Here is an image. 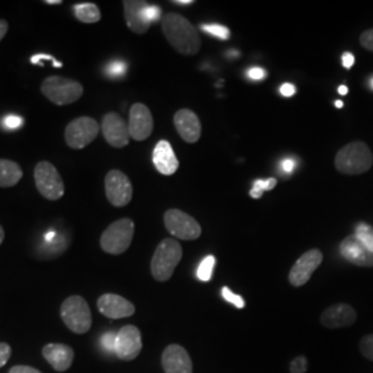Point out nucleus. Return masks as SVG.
Masks as SVG:
<instances>
[{
  "label": "nucleus",
  "instance_id": "4468645a",
  "mask_svg": "<svg viewBox=\"0 0 373 373\" xmlns=\"http://www.w3.org/2000/svg\"><path fill=\"white\" fill-rule=\"evenodd\" d=\"M128 125L130 139L136 141L147 140L154 130V118L150 108L141 103L132 105Z\"/></svg>",
  "mask_w": 373,
  "mask_h": 373
},
{
  "label": "nucleus",
  "instance_id": "7c9ffc66",
  "mask_svg": "<svg viewBox=\"0 0 373 373\" xmlns=\"http://www.w3.org/2000/svg\"><path fill=\"white\" fill-rule=\"evenodd\" d=\"M307 368H309V363H307V358L300 356V357H296L292 363H290V373H306L307 372Z\"/></svg>",
  "mask_w": 373,
  "mask_h": 373
},
{
  "label": "nucleus",
  "instance_id": "09e8293b",
  "mask_svg": "<svg viewBox=\"0 0 373 373\" xmlns=\"http://www.w3.org/2000/svg\"><path fill=\"white\" fill-rule=\"evenodd\" d=\"M335 104H336V107H338V108H343V103H342L340 100H338Z\"/></svg>",
  "mask_w": 373,
  "mask_h": 373
},
{
  "label": "nucleus",
  "instance_id": "423d86ee",
  "mask_svg": "<svg viewBox=\"0 0 373 373\" xmlns=\"http://www.w3.org/2000/svg\"><path fill=\"white\" fill-rule=\"evenodd\" d=\"M135 236V223L130 218H121L112 223L103 232L100 238V246L105 253L122 254L125 253Z\"/></svg>",
  "mask_w": 373,
  "mask_h": 373
},
{
  "label": "nucleus",
  "instance_id": "f3484780",
  "mask_svg": "<svg viewBox=\"0 0 373 373\" xmlns=\"http://www.w3.org/2000/svg\"><path fill=\"white\" fill-rule=\"evenodd\" d=\"M357 321L356 310L349 304H333L328 307L321 315V324L328 329L349 328Z\"/></svg>",
  "mask_w": 373,
  "mask_h": 373
},
{
  "label": "nucleus",
  "instance_id": "7ed1b4c3",
  "mask_svg": "<svg viewBox=\"0 0 373 373\" xmlns=\"http://www.w3.org/2000/svg\"><path fill=\"white\" fill-rule=\"evenodd\" d=\"M183 248L173 238L164 239L155 249L151 260V274L158 282H166L172 278L176 267L182 261Z\"/></svg>",
  "mask_w": 373,
  "mask_h": 373
},
{
  "label": "nucleus",
  "instance_id": "a211bd4d",
  "mask_svg": "<svg viewBox=\"0 0 373 373\" xmlns=\"http://www.w3.org/2000/svg\"><path fill=\"white\" fill-rule=\"evenodd\" d=\"M162 368L165 373H192V361L184 347L171 345L162 353Z\"/></svg>",
  "mask_w": 373,
  "mask_h": 373
},
{
  "label": "nucleus",
  "instance_id": "de8ad7c7",
  "mask_svg": "<svg viewBox=\"0 0 373 373\" xmlns=\"http://www.w3.org/2000/svg\"><path fill=\"white\" fill-rule=\"evenodd\" d=\"M3 241H4V229H3V227L0 225V245L3 243Z\"/></svg>",
  "mask_w": 373,
  "mask_h": 373
},
{
  "label": "nucleus",
  "instance_id": "c85d7f7f",
  "mask_svg": "<svg viewBox=\"0 0 373 373\" xmlns=\"http://www.w3.org/2000/svg\"><path fill=\"white\" fill-rule=\"evenodd\" d=\"M221 295H223V297H224L228 303L234 304L235 307H238V309H243V307H245V300H243L239 295H235L234 292H231L229 288L224 286V288L221 289Z\"/></svg>",
  "mask_w": 373,
  "mask_h": 373
},
{
  "label": "nucleus",
  "instance_id": "b1692460",
  "mask_svg": "<svg viewBox=\"0 0 373 373\" xmlns=\"http://www.w3.org/2000/svg\"><path fill=\"white\" fill-rule=\"evenodd\" d=\"M75 17L85 24H94L101 19V11L94 3H80L73 6Z\"/></svg>",
  "mask_w": 373,
  "mask_h": 373
},
{
  "label": "nucleus",
  "instance_id": "f03ea898",
  "mask_svg": "<svg viewBox=\"0 0 373 373\" xmlns=\"http://www.w3.org/2000/svg\"><path fill=\"white\" fill-rule=\"evenodd\" d=\"M373 165V155L370 147L363 141H353L345 146L335 158L336 169L349 176H357L368 172Z\"/></svg>",
  "mask_w": 373,
  "mask_h": 373
},
{
  "label": "nucleus",
  "instance_id": "1a4fd4ad",
  "mask_svg": "<svg viewBox=\"0 0 373 373\" xmlns=\"http://www.w3.org/2000/svg\"><path fill=\"white\" fill-rule=\"evenodd\" d=\"M164 221L168 231L183 241H195L202 234L199 223L192 216L179 209H169L164 216Z\"/></svg>",
  "mask_w": 373,
  "mask_h": 373
},
{
  "label": "nucleus",
  "instance_id": "6e6552de",
  "mask_svg": "<svg viewBox=\"0 0 373 373\" xmlns=\"http://www.w3.org/2000/svg\"><path fill=\"white\" fill-rule=\"evenodd\" d=\"M100 133L98 122L90 116H80L68 123L65 143L72 150H83L92 144Z\"/></svg>",
  "mask_w": 373,
  "mask_h": 373
},
{
  "label": "nucleus",
  "instance_id": "393cba45",
  "mask_svg": "<svg viewBox=\"0 0 373 373\" xmlns=\"http://www.w3.org/2000/svg\"><path fill=\"white\" fill-rule=\"evenodd\" d=\"M354 236L373 253V228L367 223H358Z\"/></svg>",
  "mask_w": 373,
  "mask_h": 373
},
{
  "label": "nucleus",
  "instance_id": "0eeeda50",
  "mask_svg": "<svg viewBox=\"0 0 373 373\" xmlns=\"http://www.w3.org/2000/svg\"><path fill=\"white\" fill-rule=\"evenodd\" d=\"M33 176L36 188L43 198L49 200H58L60 198H62L65 186L61 175L58 173V171L54 168L53 164L47 161H40L35 166Z\"/></svg>",
  "mask_w": 373,
  "mask_h": 373
},
{
  "label": "nucleus",
  "instance_id": "473e14b6",
  "mask_svg": "<svg viewBox=\"0 0 373 373\" xmlns=\"http://www.w3.org/2000/svg\"><path fill=\"white\" fill-rule=\"evenodd\" d=\"M108 73L114 78H118L126 72V64L122 61H114L108 65Z\"/></svg>",
  "mask_w": 373,
  "mask_h": 373
},
{
  "label": "nucleus",
  "instance_id": "aec40b11",
  "mask_svg": "<svg viewBox=\"0 0 373 373\" xmlns=\"http://www.w3.org/2000/svg\"><path fill=\"white\" fill-rule=\"evenodd\" d=\"M44 360L51 365V368L57 372H65L71 368L75 353L72 347L61 343H50L46 345L42 350Z\"/></svg>",
  "mask_w": 373,
  "mask_h": 373
},
{
  "label": "nucleus",
  "instance_id": "8fccbe9b",
  "mask_svg": "<svg viewBox=\"0 0 373 373\" xmlns=\"http://www.w3.org/2000/svg\"><path fill=\"white\" fill-rule=\"evenodd\" d=\"M370 86H371V89L373 90V76L370 79Z\"/></svg>",
  "mask_w": 373,
  "mask_h": 373
},
{
  "label": "nucleus",
  "instance_id": "e433bc0d",
  "mask_svg": "<svg viewBox=\"0 0 373 373\" xmlns=\"http://www.w3.org/2000/svg\"><path fill=\"white\" fill-rule=\"evenodd\" d=\"M11 357V347L7 343H0V368H3Z\"/></svg>",
  "mask_w": 373,
  "mask_h": 373
},
{
  "label": "nucleus",
  "instance_id": "79ce46f5",
  "mask_svg": "<svg viewBox=\"0 0 373 373\" xmlns=\"http://www.w3.org/2000/svg\"><path fill=\"white\" fill-rule=\"evenodd\" d=\"M39 60H50L55 67H61V64L55 62V60H54L51 55H47V54H37V55H33V57L31 58V62H32V64H36Z\"/></svg>",
  "mask_w": 373,
  "mask_h": 373
},
{
  "label": "nucleus",
  "instance_id": "dca6fc26",
  "mask_svg": "<svg viewBox=\"0 0 373 373\" xmlns=\"http://www.w3.org/2000/svg\"><path fill=\"white\" fill-rule=\"evenodd\" d=\"M125 19L129 29L137 35L148 32L151 28V21L147 14L150 3L143 0H125Z\"/></svg>",
  "mask_w": 373,
  "mask_h": 373
},
{
  "label": "nucleus",
  "instance_id": "6ab92c4d",
  "mask_svg": "<svg viewBox=\"0 0 373 373\" xmlns=\"http://www.w3.org/2000/svg\"><path fill=\"white\" fill-rule=\"evenodd\" d=\"M342 256L358 267H373V253L370 252L354 235L345 238L340 242Z\"/></svg>",
  "mask_w": 373,
  "mask_h": 373
},
{
  "label": "nucleus",
  "instance_id": "9d476101",
  "mask_svg": "<svg viewBox=\"0 0 373 373\" xmlns=\"http://www.w3.org/2000/svg\"><path fill=\"white\" fill-rule=\"evenodd\" d=\"M105 195L115 207H123L133 198V186L129 177L121 171H110L105 176Z\"/></svg>",
  "mask_w": 373,
  "mask_h": 373
},
{
  "label": "nucleus",
  "instance_id": "a19ab883",
  "mask_svg": "<svg viewBox=\"0 0 373 373\" xmlns=\"http://www.w3.org/2000/svg\"><path fill=\"white\" fill-rule=\"evenodd\" d=\"M8 373H42L32 367H28V365H15L12 367Z\"/></svg>",
  "mask_w": 373,
  "mask_h": 373
},
{
  "label": "nucleus",
  "instance_id": "ddd939ff",
  "mask_svg": "<svg viewBox=\"0 0 373 373\" xmlns=\"http://www.w3.org/2000/svg\"><path fill=\"white\" fill-rule=\"evenodd\" d=\"M101 132L105 141L115 148H123L130 141L129 125L116 112H110L103 118Z\"/></svg>",
  "mask_w": 373,
  "mask_h": 373
},
{
  "label": "nucleus",
  "instance_id": "58836bf2",
  "mask_svg": "<svg viewBox=\"0 0 373 373\" xmlns=\"http://www.w3.org/2000/svg\"><path fill=\"white\" fill-rule=\"evenodd\" d=\"M354 62H356V57H354L352 53L346 51V53L342 55V64H343V67H345L346 69L353 68Z\"/></svg>",
  "mask_w": 373,
  "mask_h": 373
},
{
  "label": "nucleus",
  "instance_id": "bb28decb",
  "mask_svg": "<svg viewBox=\"0 0 373 373\" xmlns=\"http://www.w3.org/2000/svg\"><path fill=\"white\" fill-rule=\"evenodd\" d=\"M277 184H278V182H277V179H274V177L267 179V180H256V182L253 183L252 189H250V196H252L253 199H260L266 191H271V189H274V188L277 186Z\"/></svg>",
  "mask_w": 373,
  "mask_h": 373
},
{
  "label": "nucleus",
  "instance_id": "2f4dec72",
  "mask_svg": "<svg viewBox=\"0 0 373 373\" xmlns=\"http://www.w3.org/2000/svg\"><path fill=\"white\" fill-rule=\"evenodd\" d=\"M115 343H116V335L114 332H107L101 338V346L105 352L115 353Z\"/></svg>",
  "mask_w": 373,
  "mask_h": 373
},
{
  "label": "nucleus",
  "instance_id": "412c9836",
  "mask_svg": "<svg viewBox=\"0 0 373 373\" xmlns=\"http://www.w3.org/2000/svg\"><path fill=\"white\" fill-rule=\"evenodd\" d=\"M175 126L180 137L189 144L196 143L202 135L200 121L191 110H180L175 115Z\"/></svg>",
  "mask_w": 373,
  "mask_h": 373
},
{
  "label": "nucleus",
  "instance_id": "a878e982",
  "mask_svg": "<svg viewBox=\"0 0 373 373\" xmlns=\"http://www.w3.org/2000/svg\"><path fill=\"white\" fill-rule=\"evenodd\" d=\"M214 264H216V259L214 256H206L196 271V277L198 279H200L202 282H209L213 277V270H214Z\"/></svg>",
  "mask_w": 373,
  "mask_h": 373
},
{
  "label": "nucleus",
  "instance_id": "39448f33",
  "mask_svg": "<svg viewBox=\"0 0 373 373\" xmlns=\"http://www.w3.org/2000/svg\"><path fill=\"white\" fill-rule=\"evenodd\" d=\"M60 314L65 327L76 335H83L92 328V311L82 296L73 295L65 299L61 304Z\"/></svg>",
  "mask_w": 373,
  "mask_h": 373
},
{
  "label": "nucleus",
  "instance_id": "20e7f679",
  "mask_svg": "<svg viewBox=\"0 0 373 373\" xmlns=\"http://www.w3.org/2000/svg\"><path fill=\"white\" fill-rule=\"evenodd\" d=\"M40 92L55 105H69L76 103L83 96V86L64 76H49L42 82Z\"/></svg>",
  "mask_w": 373,
  "mask_h": 373
},
{
  "label": "nucleus",
  "instance_id": "4c0bfd02",
  "mask_svg": "<svg viewBox=\"0 0 373 373\" xmlns=\"http://www.w3.org/2000/svg\"><path fill=\"white\" fill-rule=\"evenodd\" d=\"M296 166H297V164H296V161L292 159V158H286V159H284V161L281 162V165H279L281 171H282L284 173H286V175H292V173L295 172Z\"/></svg>",
  "mask_w": 373,
  "mask_h": 373
},
{
  "label": "nucleus",
  "instance_id": "f257e3e1",
  "mask_svg": "<svg viewBox=\"0 0 373 373\" xmlns=\"http://www.w3.org/2000/svg\"><path fill=\"white\" fill-rule=\"evenodd\" d=\"M162 32L171 46L180 54L195 55L202 46L198 29L186 17L168 12L162 18Z\"/></svg>",
  "mask_w": 373,
  "mask_h": 373
},
{
  "label": "nucleus",
  "instance_id": "9b49d317",
  "mask_svg": "<svg viewBox=\"0 0 373 373\" xmlns=\"http://www.w3.org/2000/svg\"><path fill=\"white\" fill-rule=\"evenodd\" d=\"M143 350L141 332L135 325H126L116 333L115 354L122 361H133Z\"/></svg>",
  "mask_w": 373,
  "mask_h": 373
},
{
  "label": "nucleus",
  "instance_id": "ea45409f",
  "mask_svg": "<svg viewBox=\"0 0 373 373\" xmlns=\"http://www.w3.org/2000/svg\"><path fill=\"white\" fill-rule=\"evenodd\" d=\"M279 92H281V94H282L284 97H292V96H295V93H296V87H295L292 83H284V85L281 86V89H279Z\"/></svg>",
  "mask_w": 373,
  "mask_h": 373
},
{
  "label": "nucleus",
  "instance_id": "a18cd8bd",
  "mask_svg": "<svg viewBox=\"0 0 373 373\" xmlns=\"http://www.w3.org/2000/svg\"><path fill=\"white\" fill-rule=\"evenodd\" d=\"M338 92H339V94H342V96H346V94L349 93V87H347V86H345V85H342V86H339Z\"/></svg>",
  "mask_w": 373,
  "mask_h": 373
},
{
  "label": "nucleus",
  "instance_id": "f704fd0d",
  "mask_svg": "<svg viewBox=\"0 0 373 373\" xmlns=\"http://www.w3.org/2000/svg\"><path fill=\"white\" fill-rule=\"evenodd\" d=\"M360 43H361V46L364 49H367V50H370L373 53V28L363 32V35L360 36Z\"/></svg>",
  "mask_w": 373,
  "mask_h": 373
},
{
  "label": "nucleus",
  "instance_id": "c03bdc74",
  "mask_svg": "<svg viewBox=\"0 0 373 373\" xmlns=\"http://www.w3.org/2000/svg\"><path fill=\"white\" fill-rule=\"evenodd\" d=\"M173 4H179V6H189V4H192L193 3V0H173L172 1Z\"/></svg>",
  "mask_w": 373,
  "mask_h": 373
},
{
  "label": "nucleus",
  "instance_id": "f8f14e48",
  "mask_svg": "<svg viewBox=\"0 0 373 373\" xmlns=\"http://www.w3.org/2000/svg\"><path fill=\"white\" fill-rule=\"evenodd\" d=\"M322 260L324 254L320 249H311L300 256L289 272L290 285L295 288L304 286L310 281L314 271L322 264Z\"/></svg>",
  "mask_w": 373,
  "mask_h": 373
},
{
  "label": "nucleus",
  "instance_id": "72a5a7b5",
  "mask_svg": "<svg viewBox=\"0 0 373 373\" xmlns=\"http://www.w3.org/2000/svg\"><path fill=\"white\" fill-rule=\"evenodd\" d=\"M246 75H248L249 79L257 82V80H263V79H266L268 73L266 72V69H263V68H260V67H252V68H249V69L246 71Z\"/></svg>",
  "mask_w": 373,
  "mask_h": 373
},
{
  "label": "nucleus",
  "instance_id": "cd10ccee",
  "mask_svg": "<svg viewBox=\"0 0 373 373\" xmlns=\"http://www.w3.org/2000/svg\"><path fill=\"white\" fill-rule=\"evenodd\" d=\"M200 29L205 31L206 33L220 39V40H227L231 36L229 29L227 26L218 25V24H203V25H200Z\"/></svg>",
  "mask_w": 373,
  "mask_h": 373
},
{
  "label": "nucleus",
  "instance_id": "2eb2a0df",
  "mask_svg": "<svg viewBox=\"0 0 373 373\" xmlns=\"http://www.w3.org/2000/svg\"><path fill=\"white\" fill-rule=\"evenodd\" d=\"M97 309L104 317L111 320L128 318L136 313V307L132 302L115 293H105L100 296L97 300Z\"/></svg>",
  "mask_w": 373,
  "mask_h": 373
},
{
  "label": "nucleus",
  "instance_id": "c9c22d12",
  "mask_svg": "<svg viewBox=\"0 0 373 373\" xmlns=\"http://www.w3.org/2000/svg\"><path fill=\"white\" fill-rule=\"evenodd\" d=\"M3 126L7 129H18L19 126H22V119L15 115H8L3 121Z\"/></svg>",
  "mask_w": 373,
  "mask_h": 373
},
{
  "label": "nucleus",
  "instance_id": "49530a36",
  "mask_svg": "<svg viewBox=\"0 0 373 373\" xmlns=\"http://www.w3.org/2000/svg\"><path fill=\"white\" fill-rule=\"evenodd\" d=\"M46 4H61V0H44Z\"/></svg>",
  "mask_w": 373,
  "mask_h": 373
},
{
  "label": "nucleus",
  "instance_id": "5701e85b",
  "mask_svg": "<svg viewBox=\"0 0 373 373\" xmlns=\"http://www.w3.org/2000/svg\"><path fill=\"white\" fill-rule=\"evenodd\" d=\"M22 179L21 166L10 159H0V186H17Z\"/></svg>",
  "mask_w": 373,
  "mask_h": 373
},
{
  "label": "nucleus",
  "instance_id": "37998d69",
  "mask_svg": "<svg viewBox=\"0 0 373 373\" xmlns=\"http://www.w3.org/2000/svg\"><path fill=\"white\" fill-rule=\"evenodd\" d=\"M7 31H8V22L6 19H0V42L6 36Z\"/></svg>",
  "mask_w": 373,
  "mask_h": 373
},
{
  "label": "nucleus",
  "instance_id": "c756f323",
  "mask_svg": "<svg viewBox=\"0 0 373 373\" xmlns=\"http://www.w3.org/2000/svg\"><path fill=\"white\" fill-rule=\"evenodd\" d=\"M360 352L367 360L373 361V335H368L361 339Z\"/></svg>",
  "mask_w": 373,
  "mask_h": 373
},
{
  "label": "nucleus",
  "instance_id": "4be33fe9",
  "mask_svg": "<svg viewBox=\"0 0 373 373\" xmlns=\"http://www.w3.org/2000/svg\"><path fill=\"white\" fill-rule=\"evenodd\" d=\"M153 162L157 171L164 176H172L177 172L180 164L169 141L161 140L153 153Z\"/></svg>",
  "mask_w": 373,
  "mask_h": 373
}]
</instances>
